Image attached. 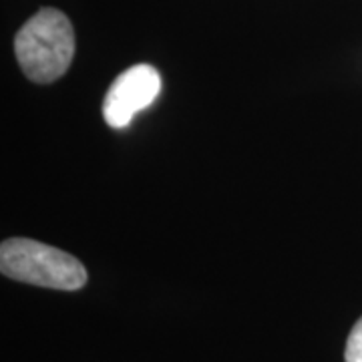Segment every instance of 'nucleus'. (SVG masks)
<instances>
[{
	"label": "nucleus",
	"mask_w": 362,
	"mask_h": 362,
	"mask_svg": "<svg viewBox=\"0 0 362 362\" xmlns=\"http://www.w3.org/2000/svg\"><path fill=\"white\" fill-rule=\"evenodd\" d=\"M0 272L25 284L66 292L87 284V270L75 256L28 238H11L2 242Z\"/></svg>",
	"instance_id": "obj_2"
},
{
	"label": "nucleus",
	"mask_w": 362,
	"mask_h": 362,
	"mask_svg": "<svg viewBox=\"0 0 362 362\" xmlns=\"http://www.w3.org/2000/svg\"><path fill=\"white\" fill-rule=\"evenodd\" d=\"M161 90V77L151 65H135L123 71L109 87L103 101V117L109 127L123 129L135 113L147 109Z\"/></svg>",
	"instance_id": "obj_3"
},
{
	"label": "nucleus",
	"mask_w": 362,
	"mask_h": 362,
	"mask_svg": "<svg viewBox=\"0 0 362 362\" xmlns=\"http://www.w3.org/2000/svg\"><path fill=\"white\" fill-rule=\"evenodd\" d=\"M16 61L35 83H52L66 73L75 57V33L65 13L40 8L14 39Z\"/></svg>",
	"instance_id": "obj_1"
},
{
	"label": "nucleus",
	"mask_w": 362,
	"mask_h": 362,
	"mask_svg": "<svg viewBox=\"0 0 362 362\" xmlns=\"http://www.w3.org/2000/svg\"><path fill=\"white\" fill-rule=\"evenodd\" d=\"M344 362H362V318L354 324L344 350Z\"/></svg>",
	"instance_id": "obj_4"
}]
</instances>
